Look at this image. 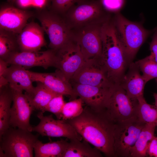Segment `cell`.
Masks as SVG:
<instances>
[{
	"mask_svg": "<svg viewBox=\"0 0 157 157\" xmlns=\"http://www.w3.org/2000/svg\"><path fill=\"white\" fill-rule=\"evenodd\" d=\"M102 52L98 60L107 78L114 85H119L130 65L121 46L113 19L101 26Z\"/></svg>",
	"mask_w": 157,
	"mask_h": 157,
	"instance_id": "cell-2",
	"label": "cell"
},
{
	"mask_svg": "<svg viewBox=\"0 0 157 157\" xmlns=\"http://www.w3.org/2000/svg\"><path fill=\"white\" fill-rule=\"evenodd\" d=\"M102 24L88 25L72 30L73 40L78 45L85 61L100 58L102 52Z\"/></svg>",
	"mask_w": 157,
	"mask_h": 157,
	"instance_id": "cell-9",
	"label": "cell"
},
{
	"mask_svg": "<svg viewBox=\"0 0 157 157\" xmlns=\"http://www.w3.org/2000/svg\"><path fill=\"white\" fill-rule=\"evenodd\" d=\"M135 63L142 72L146 83L150 80L157 78V63L151 54Z\"/></svg>",
	"mask_w": 157,
	"mask_h": 157,
	"instance_id": "cell-28",
	"label": "cell"
},
{
	"mask_svg": "<svg viewBox=\"0 0 157 157\" xmlns=\"http://www.w3.org/2000/svg\"><path fill=\"white\" fill-rule=\"evenodd\" d=\"M147 154V156L157 157V137L154 135L149 142Z\"/></svg>",
	"mask_w": 157,
	"mask_h": 157,
	"instance_id": "cell-33",
	"label": "cell"
},
{
	"mask_svg": "<svg viewBox=\"0 0 157 157\" xmlns=\"http://www.w3.org/2000/svg\"><path fill=\"white\" fill-rule=\"evenodd\" d=\"M32 14L12 6L4 7L0 12V28L17 35L26 25Z\"/></svg>",
	"mask_w": 157,
	"mask_h": 157,
	"instance_id": "cell-18",
	"label": "cell"
},
{
	"mask_svg": "<svg viewBox=\"0 0 157 157\" xmlns=\"http://www.w3.org/2000/svg\"><path fill=\"white\" fill-rule=\"evenodd\" d=\"M55 51V67L70 82L75 73L85 61L79 47L72 40Z\"/></svg>",
	"mask_w": 157,
	"mask_h": 157,
	"instance_id": "cell-10",
	"label": "cell"
},
{
	"mask_svg": "<svg viewBox=\"0 0 157 157\" xmlns=\"http://www.w3.org/2000/svg\"><path fill=\"white\" fill-rule=\"evenodd\" d=\"M156 80L157 83V78H156Z\"/></svg>",
	"mask_w": 157,
	"mask_h": 157,
	"instance_id": "cell-39",
	"label": "cell"
},
{
	"mask_svg": "<svg viewBox=\"0 0 157 157\" xmlns=\"http://www.w3.org/2000/svg\"><path fill=\"white\" fill-rule=\"evenodd\" d=\"M55 61V51L50 49L44 51L17 52L12 55L6 62L10 65L22 66L26 69L39 66L46 69L54 67Z\"/></svg>",
	"mask_w": 157,
	"mask_h": 157,
	"instance_id": "cell-15",
	"label": "cell"
},
{
	"mask_svg": "<svg viewBox=\"0 0 157 157\" xmlns=\"http://www.w3.org/2000/svg\"><path fill=\"white\" fill-rule=\"evenodd\" d=\"M68 142L61 139L60 140L43 143L38 140L35 144V157H61Z\"/></svg>",
	"mask_w": 157,
	"mask_h": 157,
	"instance_id": "cell-25",
	"label": "cell"
},
{
	"mask_svg": "<svg viewBox=\"0 0 157 157\" xmlns=\"http://www.w3.org/2000/svg\"><path fill=\"white\" fill-rule=\"evenodd\" d=\"M78 0H50L51 10L63 16L70 8Z\"/></svg>",
	"mask_w": 157,
	"mask_h": 157,
	"instance_id": "cell-31",
	"label": "cell"
},
{
	"mask_svg": "<svg viewBox=\"0 0 157 157\" xmlns=\"http://www.w3.org/2000/svg\"><path fill=\"white\" fill-rule=\"evenodd\" d=\"M113 18L121 46L130 64L154 29H146L141 24L128 20L119 13L115 14Z\"/></svg>",
	"mask_w": 157,
	"mask_h": 157,
	"instance_id": "cell-3",
	"label": "cell"
},
{
	"mask_svg": "<svg viewBox=\"0 0 157 157\" xmlns=\"http://www.w3.org/2000/svg\"><path fill=\"white\" fill-rule=\"evenodd\" d=\"M137 99V117L146 124H155L157 128V108L154 105L147 103L143 95L138 97Z\"/></svg>",
	"mask_w": 157,
	"mask_h": 157,
	"instance_id": "cell-27",
	"label": "cell"
},
{
	"mask_svg": "<svg viewBox=\"0 0 157 157\" xmlns=\"http://www.w3.org/2000/svg\"><path fill=\"white\" fill-rule=\"evenodd\" d=\"M102 153L96 147H92L85 140L72 139L68 142L61 157H101Z\"/></svg>",
	"mask_w": 157,
	"mask_h": 157,
	"instance_id": "cell-22",
	"label": "cell"
},
{
	"mask_svg": "<svg viewBox=\"0 0 157 157\" xmlns=\"http://www.w3.org/2000/svg\"><path fill=\"white\" fill-rule=\"evenodd\" d=\"M9 64L7 62L0 59V76H3Z\"/></svg>",
	"mask_w": 157,
	"mask_h": 157,
	"instance_id": "cell-35",
	"label": "cell"
},
{
	"mask_svg": "<svg viewBox=\"0 0 157 157\" xmlns=\"http://www.w3.org/2000/svg\"><path fill=\"white\" fill-rule=\"evenodd\" d=\"M63 96L58 94L54 97L49 102L42 111L49 112L54 114L57 119H61L62 109L65 103Z\"/></svg>",
	"mask_w": 157,
	"mask_h": 157,
	"instance_id": "cell-30",
	"label": "cell"
},
{
	"mask_svg": "<svg viewBox=\"0 0 157 157\" xmlns=\"http://www.w3.org/2000/svg\"><path fill=\"white\" fill-rule=\"evenodd\" d=\"M83 138L107 157H115L114 134L115 124L102 111L86 106L77 117L66 121Z\"/></svg>",
	"mask_w": 157,
	"mask_h": 157,
	"instance_id": "cell-1",
	"label": "cell"
},
{
	"mask_svg": "<svg viewBox=\"0 0 157 157\" xmlns=\"http://www.w3.org/2000/svg\"><path fill=\"white\" fill-rule=\"evenodd\" d=\"M145 124L137 117L115 124L114 134L115 157H130V149Z\"/></svg>",
	"mask_w": 157,
	"mask_h": 157,
	"instance_id": "cell-8",
	"label": "cell"
},
{
	"mask_svg": "<svg viewBox=\"0 0 157 157\" xmlns=\"http://www.w3.org/2000/svg\"><path fill=\"white\" fill-rule=\"evenodd\" d=\"M37 17L48 36L50 49L57 50L73 40L72 31L63 16L51 10L40 13Z\"/></svg>",
	"mask_w": 157,
	"mask_h": 157,
	"instance_id": "cell-7",
	"label": "cell"
},
{
	"mask_svg": "<svg viewBox=\"0 0 157 157\" xmlns=\"http://www.w3.org/2000/svg\"><path fill=\"white\" fill-rule=\"evenodd\" d=\"M3 76L6 78L10 87L13 89L24 90L26 92L29 93L34 88L28 70L22 66L10 65Z\"/></svg>",
	"mask_w": 157,
	"mask_h": 157,
	"instance_id": "cell-20",
	"label": "cell"
},
{
	"mask_svg": "<svg viewBox=\"0 0 157 157\" xmlns=\"http://www.w3.org/2000/svg\"><path fill=\"white\" fill-rule=\"evenodd\" d=\"M0 59L6 61L12 55L20 51L16 35L1 30Z\"/></svg>",
	"mask_w": 157,
	"mask_h": 157,
	"instance_id": "cell-26",
	"label": "cell"
},
{
	"mask_svg": "<svg viewBox=\"0 0 157 157\" xmlns=\"http://www.w3.org/2000/svg\"><path fill=\"white\" fill-rule=\"evenodd\" d=\"M151 55L157 63V27L154 29L152 40L149 44Z\"/></svg>",
	"mask_w": 157,
	"mask_h": 157,
	"instance_id": "cell-32",
	"label": "cell"
},
{
	"mask_svg": "<svg viewBox=\"0 0 157 157\" xmlns=\"http://www.w3.org/2000/svg\"><path fill=\"white\" fill-rule=\"evenodd\" d=\"M78 84L110 88L115 85L108 80L98 60L85 61L70 81Z\"/></svg>",
	"mask_w": 157,
	"mask_h": 157,
	"instance_id": "cell-12",
	"label": "cell"
},
{
	"mask_svg": "<svg viewBox=\"0 0 157 157\" xmlns=\"http://www.w3.org/2000/svg\"><path fill=\"white\" fill-rule=\"evenodd\" d=\"M83 103L80 98L65 102L62 109L61 119L66 121L79 116L83 111Z\"/></svg>",
	"mask_w": 157,
	"mask_h": 157,
	"instance_id": "cell-29",
	"label": "cell"
},
{
	"mask_svg": "<svg viewBox=\"0 0 157 157\" xmlns=\"http://www.w3.org/2000/svg\"><path fill=\"white\" fill-rule=\"evenodd\" d=\"M156 126L155 124H146L142 129L134 145L130 151V157H147L149 142L154 136Z\"/></svg>",
	"mask_w": 157,
	"mask_h": 157,
	"instance_id": "cell-24",
	"label": "cell"
},
{
	"mask_svg": "<svg viewBox=\"0 0 157 157\" xmlns=\"http://www.w3.org/2000/svg\"><path fill=\"white\" fill-rule=\"evenodd\" d=\"M43 113L40 112L37 115L40 122L36 126L33 127V131L42 136L63 137L69 140L78 139L81 140L82 137L70 124L62 119H54L52 114L44 116Z\"/></svg>",
	"mask_w": 157,
	"mask_h": 157,
	"instance_id": "cell-11",
	"label": "cell"
},
{
	"mask_svg": "<svg viewBox=\"0 0 157 157\" xmlns=\"http://www.w3.org/2000/svg\"><path fill=\"white\" fill-rule=\"evenodd\" d=\"M140 71L135 63H131L119 84L128 97L133 100H137L138 97L143 95L146 83Z\"/></svg>",
	"mask_w": 157,
	"mask_h": 157,
	"instance_id": "cell-19",
	"label": "cell"
},
{
	"mask_svg": "<svg viewBox=\"0 0 157 157\" xmlns=\"http://www.w3.org/2000/svg\"><path fill=\"white\" fill-rule=\"evenodd\" d=\"M13 95L9 84L0 88V138L10 128L11 105Z\"/></svg>",
	"mask_w": 157,
	"mask_h": 157,
	"instance_id": "cell-23",
	"label": "cell"
},
{
	"mask_svg": "<svg viewBox=\"0 0 157 157\" xmlns=\"http://www.w3.org/2000/svg\"><path fill=\"white\" fill-rule=\"evenodd\" d=\"M153 96L155 99L154 106L157 108V93H154L153 94Z\"/></svg>",
	"mask_w": 157,
	"mask_h": 157,
	"instance_id": "cell-38",
	"label": "cell"
},
{
	"mask_svg": "<svg viewBox=\"0 0 157 157\" xmlns=\"http://www.w3.org/2000/svg\"><path fill=\"white\" fill-rule=\"evenodd\" d=\"M28 71L33 82L42 83L56 94L69 96L72 100L76 99L78 96L70 82L58 69L51 73Z\"/></svg>",
	"mask_w": 157,
	"mask_h": 157,
	"instance_id": "cell-14",
	"label": "cell"
},
{
	"mask_svg": "<svg viewBox=\"0 0 157 157\" xmlns=\"http://www.w3.org/2000/svg\"><path fill=\"white\" fill-rule=\"evenodd\" d=\"M9 84L8 81L3 76H0V88Z\"/></svg>",
	"mask_w": 157,
	"mask_h": 157,
	"instance_id": "cell-37",
	"label": "cell"
},
{
	"mask_svg": "<svg viewBox=\"0 0 157 157\" xmlns=\"http://www.w3.org/2000/svg\"><path fill=\"white\" fill-rule=\"evenodd\" d=\"M0 140V157H32L38 139L31 132L10 127Z\"/></svg>",
	"mask_w": 157,
	"mask_h": 157,
	"instance_id": "cell-5",
	"label": "cell"
},
{
	"mask_svg": "<svg viewBox=\"0 0 157 157\" xmlns=\"http://www.w3.org/2000/svg\"><path fill=\"white\" fill-rule=\"evenodd\" d=\"M12 89L13 99L10 111V127L32 132L33 126L30 124V119L33 110L23 91Z\"/></svg>",
	"mask_w": 157,
	"mask_h": 157,
	"instance_id": "cell-13",
	"label": "cell"
},
{
	"mask_svg": "<svg viewBox=\"0 0 157 157\" xmlns=\"http://www.w3.org/2000/svg\"><path fill=\"white\" fill-rule=\"evenodd\" d=\"M47 0H32V6L38 8H42L46 4Z\"/></svg>",
	"mask_w": 157,
	"mask_h": 157,
	"instance_id": "cell-36",
	"label": "cell"
},
{
	"mask_svg": "<svg viewBox=\"0 0 157 157\" xmlns=\"http://www.w3.org/2000/svg\"><path fill=\"white\" fill-rule=\"evenodd\" d=\"M16 2L18 6L22 8L32 6V0H16Z\"/></svg>",
	"mask_w": 157,
	"mask_h": 157,
	"instance_id": "cell-34",
	"label": "cell"
},
{
	"mask_svg": "<svg viewBox=\"0 0 157 157\" xmlns=\"http://www.w3.org/2000/svg\"><path fill=\"white\" fill-rule=\"evenodd\" d=\"M37 83L32 91L25 92L24 94L33 110L42 112L51 99L58 94L52 91L42 83Z\"/></svg>",
	"mask_w": 157,
	"mask_h": 157,
	"instance_id": "cell-21",
	"label": "cell"
},
{
	"mask_svg": "<svg viewBox=\"0 0 157 157\" xmlns=\"http://www.w3.org/2000/svg\"><path fill=\"white\" fill-rule=\"evenodd\" d=\"M73 89L86 105L97 111L101 110L113 87L104 88L71 83Z\"/></svg>",
	"mask_w": 157,
	"mask_h": 157,
	"instance_id": "cell-17",
	"label": "cell"
},
{
	"mask_svg": "<svg viewBox=\"0 0 157 157\" xmlns=\"http://www.w3.org/2000/svg\"><path fill=\"white\" fill-rule=\"evenodd\" d=\"M137 99H131L120 85L111 89L101 111L115 124L137 117Z\"/></svg>",
	"mask_w": 157,
	"mask_h": 157,
	"instance_id": "cell-6",
	"label": "cell"
},
{
	"mask_svg": "<svg viewBox=\"0 0 157 157\" xmlns=\"http://www.w3.org/2000/svg\"><path fill=\"white\" fill-rule=\"evenodd\" d=\"M44 31L41 26L34 22L27 24L17 35L20 51H39L46 46Z\"/></svg>",
	"mask_w": 157,
	"mask_h": 157,
	"instance_id": "cell-16",
	"label": "cell"
},
{
	"mask_svg": "<svg viewBox=\"0 0 157 157\" xmlns=\"http://www.w3.org/2000/svg\"><path fill=\"white\" fill-rule=\"evenodd\" d=\"M111 16L100 0H78L63 16L72 30L102 24Z\"/></svg>",
	"mask_w": 157,
	"mask_h": 157,
	"instance_id": "cell-4",
	"label": "cell"
}]
</instances>
